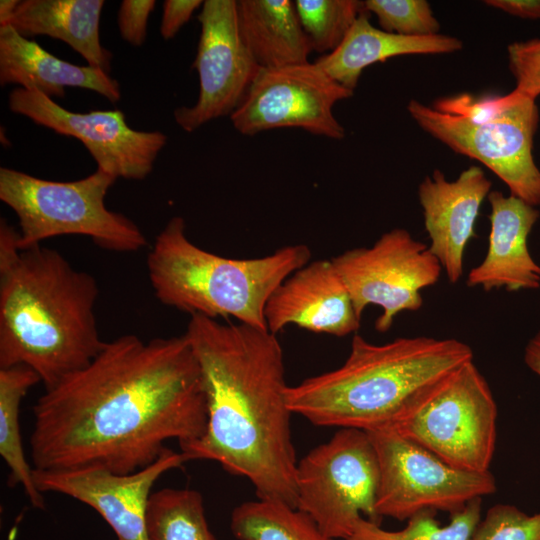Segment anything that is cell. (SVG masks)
I'll list each match as a JSON object with an SVG mask.
<instances>
[{
  "label": "cell",
  "mask_w": 540,
  "mask_h": 540,
  "mask_svg": "<svg viewBox=\"0 0 540 540\" xmlns=\"http://www.w3.org/2000/svg\"><path fill=\"white\" fill-rule=\"evenodd\" d=\"M34 469L100 467L129 474L154 463L176 439L207 424L201 370L185 335L106 342L84 368L45 389L33 406Z\"/></svg>",
  "instance_id": "6da1fadb"
},
{
  "label": "cell",
  "mask_w": 540,
  "mask_h": 540,
  "mask_svg": "<svg viewBox=\"0 0 540 540\" xmlns=\"http://www.w3.org/2000/svg\"><path fill=\"white\" fill-rule=\"evenodd\" d=\"M185 337L198 361L207 403L202 436L181 447L245 477L257 497L297 507L283 350L267 329L192 315Z\"/></svg>",
  "instance_id": "7a4b0ae2"
},
{
  "label": "cell",
  "mask_w": 540,
  "mask_h": 540,
  "mask_svg": "<svg viewBox=\"0 0 540 540\" xmlns=\"http://www.w3.org/2000/svg\"><path fill=\"white\" fill-rule=\"evenodd\" d=\"M0 222V369L31 368L52 388L102 350L95 278L41 244L20 249Z\"/></svg>",
  "instance_id": "3957f363"
},
{
  "label": "cell",
  "mask_w": 540,
  "mask_h": 540,
  "mask_svg": "<svg viewBox=\"0 0 540 540\" xmlns=\"http://www.w3.org/2000/svg\"><path fill=\"white\" fill-rule=\"evenodd\" d=\"M473 360L463 341L427 336L373 344L355 333L338 368L289 386L292 414L323 427L371 431L392 423L434 383Z\"/></svg>",
  "instance_id": "277c9868"
},
{
  "label": "cell",
  "mask_w": 540,
  "mask_h": 540,
  "mask_svg": "<svg viewBox=\"0 0 540 540\" xmlns=\"http://www.w3.org/2000/svg\"><path fill=\"white\" fill-rule=\"evenodd\" d=\"M311 256L305 244L286 245L258 258L219 256L191 242L184 219L175 216L156 236L147 270L154 294L164 305L190 316L234 317L267 329L264 310L269 297Z\"/></svg>",
  "instance_id": "5b68a950"
},
{
  "label": "cell",
  "mask_w": 540,
  "mask_h": 540,
  "mask_svg": "<svg viewBox=\"0 0 540 540\" xmlns=\"http://www.w3.org/2000/svg\"><path fill=\"white\" fill-rule=\"evenodd\" d=\"M116 180L99 169L85 178L61 182L1 167L0 200L18 218V247L26 249L62 235H82L114 252L144 248L147 241L141 229L105 206V196Z\"/></svg>",
  "instance_id": "8992f818"
},
{
  "label": "cell",
  "mask_w": 540,
  "mask_h": 540,
  "mask_svg": "<svg viewBox=\"0 0 540 540\" xmlns=\"http://www.w3.org/2000/svg\"><path fill=\"white\" fill-rule=\"evenodd\" d=\"M447 464L488 472L496 447L497 405L473 360L430 386L387 426Z\"/></svg>",
  "instance_id": "52a82bcc"
},
{
  "label": "cell",
  "mask_w": 540,
  "mask_h": 540,
  "mask_svg": "<svg viewBox=\"0 0 540 540\" xmlns=\"http://www.w3.org/2000/svg\"><path fill=\"white\" fill-rule=\"evenodd\" d=\"M379 464L364 430L340 428L313 448L296 469L297 507L329 538L344 540L360 518L380 524Z\"/></svg>",
  "instance_id": "ba28073f"
},
{
  "label": "cell",
  "mask_w": 540,
  "mask_h": 540,
  "mask_svg": "<svg viewBox=\"0 0 540 540\" xmlns=\"http://www.w3.org/2000/svg\"><path fill=\"white\" fill-rule=\"evenodd\" d=\"M513 92V102L483 123H472L414 99L407 111L425 132L454 152L488 167L508 186L511 195L536 207L540 205V170L532 146L539 113L535 99Z\"/></svg>",
  "instance_id": "9c48e42d"
},
{
  "label": "cell",
  "mask_w": 540,
  "mask_h": 540,
  "mask_svg": "<svg viewBox=\"0 0 540 540\" xmlns=\"http://www.w3.org/2000/svg\"><path fill=\"white\" fill-rule=\"evenodd\" d=\"M379 464L376 510L399 521L426 511H461L471 500L496 491L490 471L455 468L389 427L366 431Z\"/></svg>",
  "instance_id": "30bf717a"
},
{
  "label": "cell",
  "mask_w": 540,
  "mask_h": 540,
  "mask_svg": "<svg viewBox=\"0 0 540 540\" xmlns=\"http://www.w3.org/2000/svg\"><path fill=\"white\" fill-rule=\"evenodd\" d=\"M361 318L377 305L382 313L375 329L387 332L395 317L423 305L421 291L440 279L442 266L429 247L403 228H394L370 247L347 250L331 259Z\"/></svg>",
  "instance_id": "8fae6325"
},
{
  "label": "cell",
  "mask_w": 540,
  "mask_h": 540,
  "mask_svg": "<svg viewBox=\"0 0 540 540\" xmlns=\"http://www.w3.org/2000/svg\"><path fill=\"white\" fill-rule=\"evenodd\" d=\"M353 92L331 78L315 62L260 67L230 119L243 135L294 127L341 140L345 137V129L335 118L333 107L350 98Z\"/></svg>",
  "instance_id": "7c38bea8"
},
{
  "label": "cell",
  "mask_w": 540,
  "mask_h": 540,
  "mask_svg": "<svg viewBox=\"0 0 540 540\" xmlns=\"http://www.w3.org/2000/svg\"><path fill=\"white\" fill-rule=\"evenodd\" d=\"M8 105L12 112L37 125L81 141L97 169L117 179H145L167 143V136L160 131L130 128L125 114L118 109L72 112L39 91L21 87L11 91Z\"/></svg>",
  "instance_id": "4fadbf2b"
},
{
  "label": "cell",
  "mask_w": 540,
  "mask_h": 540,
  "mask_svg": "<svg viewBox=\"0 0 540 540\" xmlns=\"http://www.w3.org/2000/svg\"><path fill=\"white\" fill-rule=\"evenodd\" d=\"M198 20L201 34L193 67L199 75V95L193 106L173 112L186 132L231 116L260 69L241 36L237 1L206 0Z\"/></svg>",
  "instance_id": "5bb4252c"
},
{
  "label": "cell",
  "mask_w": 540,
  "mask_h": 540,
  "mask_svg": "<svg viewBox=\"0 0 540 540\" xmlns=\"http://www.w3.org/2000/svg\"><path fill=\"white\" fill-rule=\"evenodd\" d=\"M186 458L166 448L149 466L129 474L100 467L43 471L33 468L38 490L72 497L96 510L118 540H149L146 514L151 489L167 471L181 467Z\"/></svg>",
  "instance_id": "9a60e30c"
},
{
  "label": "cell",
  "mask_w": 540,
  "mask_h": 540,
  "mask_svg": "<svg viewBox=\"0 0 540 540\" xmlns=\"http://www.w3.org/2000/svg\"><path fill=\"white\" fill-rule=\"evenodd\" d=\"M264 317L277 335L288 325L337 337L360 328L350 293L332 260L310 261L286 278L269 297Z\"/></svg>",
  "instance_id": "2e32d148"
},
{
  "label": "cell",
  "mask_w": 540,
  "mask_h": 540,
  "mask_svg": "<svg viewBox=\"0 0 540 540\" xmlns=\"http://www.w3.org/2000/svg\"><path fill=\"white\" fill-rule=\"evenodd\" d=\"M491 186V181L476 165L462 171L453 181L446 180L440 170H435L419 185L429 250L453 284L462 277L465 249L476 236L475 222Z\"/></svg>",
  "instance_id": "e0dca14e"
},
{
  "label": "cell",
  "mask_w": 540,
  "mask_h": 540,
  "mask_svg": "<svg viewBox=\"0 0 540 540\" xmlns=\"http://www.w3.org/2000/svg\"><path fill=\"white\" fill-rule=\"evenodd\" d=\"M488 200L491 213L487 252L482 262L469 271L466 284L485 291L539 288L540 265L528 249V237L539 219V210L499 191H491Z\"/></svg>",
  "instance_id": "ac0fdd59"
},
{
  "label": "cell",
  "mask_w": 540,
  "mask_h": 540,
  "mask_svg": "<svg viewBox=\"0 0 540 540\" xmlns=\"http://www.w3.org/2000/svg\"><path fill=\"white\" fill-rule=\"evenodd\" d=\"M0 84H15L45 96L63 97L65 87L92 90L110 102L121 98L120 86L109 73L60 59L12 26L0 27Z\"/></svg>",
  "instance_id": "d6986e66"
},
{
  "label": "cell",
  "mask_w": 540,
  "mask_h": 540,
  "mask_svg": "<svg viewBox=\"0 0 540 540\" xmlns=\"http://www.w3.org/2000/svg\"><path fill=\"white\" fill-rule=\"evenodd\" d=\"M456 37L436 34L404 36L374 27L369 13H362L354 22L340 46L316 61L331 78L354 91L362 71L388 58L411 54H446L461 50Z\"/></svg>",
  "instance_id": "ffe728a7"
},
{
  "label": "cell",
  "mask_w": 540,
  "mask_h": 540,
  "mask_svg": "<svg viewBox=\"0 0 540 540\" xmlns=\"http://www.w3.org/2000/svg\"><path fill=\"white\" fill-rule=\"evenodd\" d=\"M103 0L20 1L9 24L21 36H49L79 53L89 66L107 73L112 54L100 41Z\"/></svg>",
  "instance_id": "44dd1931"
},
{
  "label": "cell",
  "mask_w": 540,
  "mask_h": 540,
  "mask_svg": "<svg viewBox=\"0 0 540 540\" xmlns=\"http://www.w3.org/2000/svg\"><path fill=\"white\" fill-rule=\"evenodd\" d=\"M237 17L241 36L260 67L309 62L313 50L294 1L240 0L237 1Z\"/></svg>",
  "instance_id": "7402d4cb"
},
{
  "label": "cell",
  "mask_w": 540,
  "mask_h": 540,
  "mask_svg": "<svg viewBox=\"0 0 540 540\" xmlns=\"http://www.w3.org/2000/svg\"><path fill=\"white\" fill-rule=\"evenodd\" d=\"M38 382L39 376L25 365L0 369V454L9 468V486L21 485L31 505L44 509V497L25 457L19 422L21 401Z\"/></svg>",
  "instance_id": "603a6c76"
},
{
  "label": "cell",
  "mask_w": 540,
  "mask_h": 540,
  "mask_svg": "<svg viewBox=\"0 0 540 540\" xmlns=\"http://www.w3.org/2000/svg\"><path fill=\"white\" fill-rule=\"evenodd\" d=\"M230 528L238 540H333L307 513L280 501L260 498L237 506Z\"/></svg>",
  "instance_id": "cb8c5ba5"
},
{
  "label": "cell",
  "mask_w": 540,
  "mask_h": 540,
  "mask_svg": "<svg viewBox=\"0 0 540 540\" xmlns=\"http://www.w3.org/2000/svg\"><path fill=\"white\" fill-rule=\"evenodd\" d=\"M146 527L149 540H216L205 517L201 494L186 488L152 493Z\"/></svg>",
  "instance_id": "d4e9b609"
},
{
  "label": "cell",
  "mask_w": 540,
  "mask_h": 540,
  "mask_svg": "<svg viewBox=\"0 0 540 540\" xmlns=\"http://www.w3.org/2000/svg\"><path fill=\"white\" fill-rule=\"evenodd\" d=\"M481 509L482 498L473 499L461 511L452 514L447 525L436 520V511H422L410 517L406 527L398 531L385 530L362 517L344 540H471L481 520Z\"/></svg>",
  "instance_id": "484cf974"
},
{
  "label": "cell",
  "mask_w": 540,
  "mask_h": 540,
  "mask_svg": "<svg viewBox=\"0 0 540 540\" xmlns=\"http://www.w3.org/2000/svg\"><path fill=\"white\" fill-rule=\"evenodd\" d=\"M294 4L312 50L322 55L336 50L366 12L364 1L358 0H296Z\"/></svg>",
  "instance_id": "4316f807"
},
{
  "label": "cell",
  "mask_w": 540,
  "mask_h": 540,
  "mask_svg": "<svg viewBox=\"0 0 540 540\" xmlns=\"http://www.w3.org/2000/svg\"><path fill=\"white\" fill-rule=\"evenodd\" d=\"M364 6L376 15L386 32L404 36L439 34L440 23L425 0H366Z\"/></svg>",
  "instance_id": "83f0119b"
},
{
  "label": "cell",
  "mask_w": 540,
  "mask_h": 540,
  "mask_svg": "<svg viewBox=\"0 0 540 540\" xmlns=\"http://www.w3.org/2000/svg\"><path fill=\"white\" fill-rule=\"evenodd\" d=\"M471 540H540V512L527 515L511 504H496L477 524Z\"/></svg>",
  "instance_id": "f1b7e54d"
},
{
  "label": "cell",
  "mask_w": 540,
  "mask_h": 540,
  "mask_svg": "<svg viewBox=\"0 0 540 540\" xmlns=\"http://www.w3.org/2000/svg\"><path fill=\"white\" fill-rule=\"evenodd\" d=\"M507 51L516 79L514 90L536 100L540 95V39L509 44Z\"/></svg>",
  "instance_id": "f546056e"
},
{
  "label": "cell",
  "mask_w": 540,
  "mask_h": 540,
  "mask_svg": "<svg viewBox=\"0 0 540 540\" xmlns=\"http://www.w3.org/2000/svg\"><path fill=\"white\" fill-rule=\"evenodd\" d=\"M512 91L504 96L475 98L470 94H459L454 97L439 99L433 108L462 117L472 123L490 121L502 113L514 100Z\"/></svg>",
  "instance_id": "4dcf8cb0"
},
{
  "label": "cell",
  "mask_w": 540,
  "mask_h": 540,
  "mask_svg": "<svg viewBox=\"0 0 540 540\" xmlns=\"http://www.w3.org/2000/svg\"><path fill=\"white\" fill-rule=\"evenodd\" d=\"M154 0H124L120 4L117 23L122 39L132 46L143 45L147 24L155 7Z\"/></svg>",
  "instance_id": "1f68e13d"
},
{
  "label": "cell",
  "mask_w": 540,
  "mask_h": 540,
  "mask_svg": "<svg viewBox=\"0 0 540 540\" xmlns=\"http://www.w3.org/2000/svg\"><path fill=\"white\" fill-rule=\"evenodd\" d=\"M201 0H166L163 2V12L160 33L163 39L175 37L186 24L194 11L203 5Z\"/></svg>",
  "instance_id": "d6a6232c"
},
{
  "label": "cell",
  "mask_w": 540,
  "mask_h": 540,
  "mask_svg": "<svg viewBox=\"0 0 540 540\" xmlns=\"http://www.w3.org/2000/svg\"><path fill=\"white\" fill-rule=\"evenodd\" d=\"M487 6L524 19H540V0H486Z\"/></svg>",
  "instance_id": "836d02e7"
},
{
  "label": "cell",
  "mask_w": 540,
  "mask_h": 540,
  "mask_svg": "<svg viewBox=\"0 0 540 540\" xmlns=\"http://www.w3.org/2000/svg\"><path fill=\"white\" fill-rule=\"evenodd\" d=\"M524 362L532 372L540 377V331L528 341L524 350Z\"/></svg>",
  "instance_id": "e575fe53"
},
{
  "label": "cell",
  "mask_w": 540,
  "mask_h": 540,
  "mask_svg": "<svg viewBox=\"0 0 540 540\" xmlns=\"http://www.w3.org/2000/svg\"><path fill=\"white\" fill-rule=\"evenodd\" d=\"M20 1L1 0L0 1V27L7 26Z\"/></svg>",
  "instance_id": "d590c367"
}]
</instances>
